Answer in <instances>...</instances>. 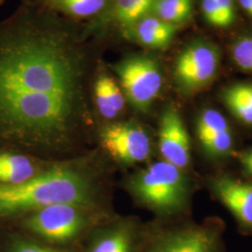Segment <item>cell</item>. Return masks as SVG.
<instances>
[{
    "instance_id": "1",
    "label": "cell",
    "mask_w": 252,
    "mask_h": 252,
    "mask_svg": "<svg viewBox=\"0 0 252 252\" xmlns=\"http://www.w3.org/2000/svg\"><path fill=\"white\" fill-rule=\"evenodd\" d=\"M89 66L84 37L53 12L26 3L1 21L0 149L68 143L87 115Z\"/></svg>"
},
{
    "instance_id": "2",
    "label": "cell",
    "mask_w": 252,
    "mask_h": 252,
    "mask_svg": "<svg viewBox=\"0 0 252 252\" xmlns=\"http://www.w3.org/2000/svg\"><path fill=\"white\" fill-rule=\"evenodd\" d=\"M94 185L84 174L56 167L16 185L0 184V225L56 204L87 207L94 204Z\"/></svg>"
},
{
    "instance_id": "3",
    "label": "cell",
    "mask_w": 252,
    "mask_h": 252,
    "mask_svg": "<svg viewBox=\"0 0 252 252\" xmlns=\"http://www.w3.org/2000/svg\"><path fill=\"white\" fill-rule=\"evenodd\" d=\"M85 210L86 207L71 204H56L28 213L8 224L12 223L13 228L42 243L74 249L96 228Z\"/></svg>"
},
{
    "instance_id": "4",
    "label": "cell",
    "mask_w": 252,
    "mask_h": 252,
    "mask_svg": "<svg viewBox=\"0 0 252 252\" xmlns=\"http://www.w3.org/2000/svg\"><path fill=\"white\" fill-rule=\"evenodd\" d=\"M128 187L141 203L161 213L184 207L189 190L182 169L165 161L153 162L135 174Z\"/></svg>"
},
{
    "instance_id": "5",
    "label": "cell",
    "mask_w": 252,
    "mask_h": 252,
    "mask_svg": "<svg viewBox=\"0 0 252 252\" xmlns=\"http://www.w3.org/2000/svg\"><path fill=\"white\" fill-rule=\"evenodd\" d=\"M114 69L130 104L139 111L149 110L162 89L158 63L149 56L134 55L117 63Z\"/></svg>"
},
{
    "instance_id": "6",
    "label": "cell",
    "mask_w": 252,
    "mask_h": 252,
    "mask_svg": "<svg viewBox=\"0 0 252 252\" xmlns=\"http://www.w3.org/2000/svg\"><path fill=\"white\" fill-rule=\"evenodd\" d=\"M137 252H224V249L215 227L187 225L142 236Z\"/></svg>"
},
{
    "instance_id": "7",
    "label": "cell",
    "mask_w": 252,
    "mask_h": 252,
    "mask_svg": "<svg viewBox=\"0 0 252 252\" xmlns=\"http://www.w3.org/2000/svg\"><path fill=\"white\" fill-rule=\"evenodd\" d=\"M220 63L216 48L207 42L187 46L175 64V79L180 89L193 93L201 90L215 78Z\"/></svg>"
},
{
    "instance_id": "8",
    "label": "cell",
    "mask_w": 252,
    "mask_h": 252,
    "mask_svg": "<svg viewBox=\"0 0 252 252\" xmlns=\"http://www.w3.org/2000/svg\"><path fill=\"white\" fill-rule=\"evenodd\" d=\"M100 136L104 148L120 162H143L151 154L149 135L141 126L133 123L110 125L102 130Z\"/></svg>"
},
{
    "instance_id": "9",
    "label": "cell",
    "mask_w": 252,
    "mask_h": 252,
    "mask_svg": "<svg viewBox=\"0 0 252 252\" xmlns=\"http://www.w3.org/2000/svg\"><path fill=\"white\" fill-rule=\"evenodd\" d=\"M142 235L129 221L94 228L83 240L80 252H137Z\"/></svg>"
},
{
    "instance_id": "10",
    "label": "cell",
    "mask_w": 252,
    "mask_h": 252,
    "mask_svg": "<svg viewBox=\"0 0 252 252\" xmlns=\"http://www.w3.org/2000/svg\"><path fill=\"white\" fill-rule=\"evenodd\" d=\"M159 150L163 161L183 169L189 162V134L177 109L162 112L159 127Z\"/></svg>"
},
{
    "instance_id": "11",
    "label": "cell",
    "mask_w": 252,
    "mask_h": 252,
    "mask_svg": "<svg viewBox=\"0 0 252 252\" xmlns=\"http://www.w3.org/2000/svg\"><path fill=\"white\" fill-rule=\"evenodd\" d=\"M213 188L219 198L240 222L252 226V184L220 178L215 180Z\"/></svg>"
},
{
    "instance_id": "12",
    "label": "cell",
    "mask_w": 252,
    "mask_h": 252,
    "mask_svg": "<svg viewBox=\"0 0 252 252\" xmlns=\"http://www.w3.org/2000/svg\"><path fill=\"white\" fill-rule=\"evenodd\" d=\"M176 30L177 27L150 14L137 22L126 32V36L132 37L137 43L145 47L162 49L170 44Z\"/></svg>"
},
{
    "instance_id": "13",
    "label": "cell",
    "mask_w": 252,
    "mask_h": 252,
    "mask_svg": "<svg viewBox=\"0 0 252 252\" xmlns=\"http://www.w3.org/2000/svg\"><path fill=\"white\" fill-rule=\"evenodd\" d=\"M37 174L36 162L27 154L0 149V184H21Z\"/></svg>"
},
{
    "instance_id": "14",
    "label": "cell",
    "mask_w": 252,
    "mask_h": 252,
    "mask_svg": "<svg viewBox=\"0 0 252 252\" xmlns=\"http://www.w3.org/2000/svg\"><path fill=\"white\" fill-rule=\"evenodd\" d=\"M94 101L100 115L107 120L117 118L126 106L124 92L113 78L106 73L97 77L94 83Z\"/></svg>"
},
{
    "instance_id": "15",
    "label": "cell",
    "mask_w": 252,
    "mask_h": 252,
    "mask_svg": "<svg viewBox=\"0 0 252 252\" xmlns=\"http://www.w3.org/2000/svg\"><path fill=\"white\" fill-rule=\"evenodd\" d=\"M0 252H79L42 243L9 225H0Z\"/></svg>"
},
{
    "instance_id": "16",
    "label": "cell",
    "mask_w": 252,
    "mask_h": 252,
    "mask_svg": "<svg viewBox=\"0 0 252 252\" xmlns=\"http://www.w3.org/2000/svg\"><path fill=\"white\" fill-rule=\"evenodd\" d=\"M155 0H110V18L126 34L137 22L152 14Z\"/></svg>"
},
{
    "instance_id": "17",
    "label": "cell",
    "mask_w": 252,
    "mask_h": 252,
    "mask_svg": "<svg viewBox=\"0 0 252 252\" xmlns=\"http://www.w3.org/2000/svg\"><path fill=\"white\" fill-rule=\"evenodd\" d=\"M193 10V0H155L152 14L177 27L189 20Z\"/></svg>"
},
{
    "instance_id": "18",
    "label": "cell",
    "mask_w": 252,
    "mask_h": 252,
    "mask_svg": "<svg viewBox=\"0 0 252 252\" xmlns=\"http://www.w3.org/2000/svg\"><path fill=\"white\" fill-rule=\"evenodd\" d=\"M54 8L77 18H87L107 9L110 0H50Z\"/></svg>"
},
{
    "instance_id": "19",
    "label": "cell",
    "mask_w": 252,
    "mask_h": 252,
    "mask_svg": "<svg viewBox=\"0 0 252 252\" xmlns=\"http://www.w3.org/2000/svg\"><path fill=\"white\" fill-rule=\"evenodd\" d=\"M227 129H230V126L225 118L215 109L205 110L199 118L196 126L197 135L201 143L208 137Z\"/></svg>"
},
{
    "instance_id": "20",
    "label": "cell",
    "mask_w": 252,
    "mask_h": 252,
    "mask_svg": "<svg viewBox=\"0 0 252 252\" xmlns=\"http://www.w3.org/2000/svg\"><path fill=\"white\" fill-rule=\"evenodd\" d=\"M234 145L233 134L230 129L217 133L202 142L205 151L213 156H222L229 153Z\"/></svg>"
},
{
    "instance_id": "21",
    "label": "cell",
    "mask_w": 252,
    "mask_h": 252,
    "mask_svg": "<svg viewBox=\"0 0 252 252\" xmlns=\"http://www.w3.org/2000/svg\"><path fill=\"white\" fill-rule=\"evenodd\" d=\"M223 100L226 106L245 124L252 125V107L241 98L232 87H229L223 94Z\"/></svg>"
},
{
    "instance_id": "22",
    "label": "cell",
    "mask_w": 252,
    "mask_h": 252,
    "mask_svg": "<svg viewBox=\"0 0 252 252\" xmlns=\"http://www.w3.org/2000/svg\"><path fill=\"white\" fill-rule=\"evenodd\" d=\"M232 55L239 68L252 73V35L238 39L233 46Z\"/></svg>"
},
{
    "instance_id": "23",
    "label": "cell",
    "mask_w": 252,
    "mask_h": 252,
    "mask_svg": "<svg viewBox=\"0 0 252 252\" xmlns=\"http://www.w3.org/2000/svg\"><path fill=\"white\" fill-rule=\"evenodd\" d=\"M203 14L207 22L215 27H223V22L216 0H202Z\"/></svg>"
},
{
    "instance_id": "24",
    "label": "cell",
    "mask_w": 252,
    "mask_h": 252,
    "mask_svg": "<svg viewBox=\"0 0 252 252\" xmlns=\"http://www.w3.org/2000/svg\"><path fill=\"white\" fill-rule=\"evenodd\" d=\"M220 9L223 27L230 26L234 20V5L233 0H216Z\"/></svg>"
},
{
    "instance_id": "25",
    "label": "cell",
    "mask_w": 252,
    "mask_h": 252,
    "mask_svg": "<svg viewBox=\"0 0 252 252\" xmlns=\"http://www.w3.org/2000/svg\"><path fill=\"white\" fill-rule=\"evenodd\" d=\"M231 87L241 98L252 107V84H235Z\"/></svg>"
},
{
    "instance_id": "26",
    "label": "cell",
    "mask_w": 252,
    "mask_h": 252,
    "mask_svg": "<svg viewBox=\"0 0 252 252\" xmlns=\"http://www.w3.org/2000/svg\"><path fill=\"white\" fill-rule=\"evenodd\" d=\"M240 160L246 171L252 175V150L243 153L240 157Z\"/></svg>"
},
{
    "instance_id": "27",
    "label": "cell",
    "mask_w": 252,
    "mask_h": 252,
    "mask_svg": "<svg viewBox=\"0 0 252 252\" xmlns=\"http://www.w3.org/2000/svg\"><path fill=\"white\" fill-rule=\"evenodd\" d=\"M241 7L252 16V0H239Z\"/></svg>"
},
{
    "instance_id": "28",
    "label": "cell",
    "mask_w": 252,
    "mask_h": 252,
    "mask_svg": "<svg viewBox=\"0 0 252 252\" xmlns=\"http://www.w3.org/2000/svg\"><path fill=\"white\" fill-rule=\"evenodd\" d=\"M2 1H3V0H0V4H1V3H2Z\"/></svg>"
}]
</instances>
